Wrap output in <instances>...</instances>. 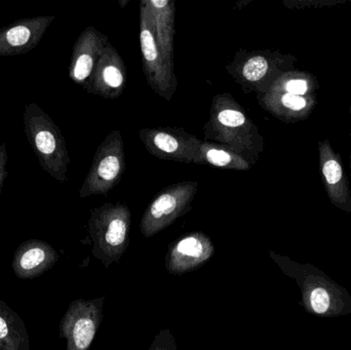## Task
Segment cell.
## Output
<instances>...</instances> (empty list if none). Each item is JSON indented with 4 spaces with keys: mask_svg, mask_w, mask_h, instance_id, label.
<instances>
[{
    "mask_svg": "<svg viewBox=\"0 0 351 350\" xmlns=\"http://www.w3.org/2000/svg\"><path fill=\"white\" fill-rule=\"evenodd\" d=\"M202 141L228 146L255 166L264 151V138L243 107L228 92L216 95Z\"/></svg>",
    "mask_w": 351,
    "mask_h": 350,
    "instance_id": "obj_1",
    "label": "cell"
},
{
    "mask_svg": "<svg viewBox=\"0 0 351 350\" xmlns=\"http://www.w3.org/2000/svg\"><path fill=\"white\" fill-rule=\"evenodd\" d=\"M272 260L301 290L305 310L321 318H338L351 314L348 292L317 267L300 264L288 257L269 252Z\"/></svg>",
    "mask_w": 351,
    "mask_h": 350,
    "instance_id": "obj_2",
    "label": "cell"
},
{
    "mask_svg": "<svg viewBox=\"0 0 351 350\" xmlns=\"http://www.w3.org/2000/svg\"><path fill=\"white\" fill-rule=\"evenodd\" d=\"M27 140L34 151L39 166L51 178L64 183L70 164L65 138L55 121L36 103H28L23 114Z\"/></svg>",
    "mask_w": 351,
    "mask_h": 350,
    "instance_id": "obj_3",
    "label": "cell"
},
{
    "mask_svg": "<svg viewBox=\"0 0 351 350\" xmlns=\"http://www.w3.org/2000/svg\"><path fill=\"white\" fill-rule=\"evenodd\" d=\"M297 59L290 53L270 49H239L226 71L245 94L269 92L274 82L286 72L295 69Z\"/></svg>",
    "mask_w": 351,
    "mask_h": 350,
    "instance_id": "obj_4",
    "label": "cell"
},
{
    "mask_svg": "<svg viewBox=\"0 0 351 350\" xmlns=\"http://www.w3.org/2000/svg\"><path fill=\"white\" fill-rule=\"evenodd\" d=\"M132 215L123 203H107L95 208L88 220L92 253L104 267L119 263L130 245Z\"/></svg>",
    "mask_w": 351,
    "mask_h": 350,
    "instance_id": "obj_5",
    "label": "cell"
},
{
    "mask_svg": "<svg viewBox=\"0 0 351 350\" xmlns=\"http://www.w3.org/2000/svg\"><path fill=\"white\" fill-rule=\"evenodd\" d=\"M140 47L143 71L150 88L165 100H172L178 88L175 63L167 60L160 51L146 0L140 3Z\"/></svg>",
    "mask_w": 351,
    "mask_h": 350,
    "instance_id": "obj_6",
    "label": "cell"
},
{
    "mask_svg": "<svg viewBox=\"0 0 351 350\" xmlns=\"http://www.w3.org/2000/svg\"><path fill=\"white\" fill-rule=\"evenodd\" d=\"M125 144L121 132H111L99 145L90 171L80 190L82 199L106 195L112 190L125 174Z\"/></svg>",
    "mask_w": 351,
    "mask_h": 350,
    "instance_id": "obj_7",
    "label": "cell"
},
{
    "mask_svg": "<svg viewBox=\"0 0 351 350\" xmlns=\"http://www.w3.org/2000/svg\"><path fill=\"white\" fill-rule=\"evenodd\" d=\"M198 186L197 181H183L162 189L142 216L141 234L152 238L186 215L191 210Z\"/></svg>",
    "mask_w": 351,
    "mask_h": 350,
    "instance_id": "obj_8",
    "label": "cell"
},
{
    "mask_svg": "<svg viewBox=\"0 0 351 350\" xmlns=\"http://www.w3.org/2000/svg\"><path fill=\"white\" fill-rule=\"evenodd\" d=\"M105 297L74 300L60 323L67 350H90L103 321Z\"/></svg>",
    "mask_w": 351,
    "mask_h": 350,
    "instance_id": "obj_9",
    "label": "cell"
},
{
    "mask_svg": "<svg viewBox=\"0 0 351 350\" xmlns=\"http://www.w3.org/2000/svg\"><path fill=\"white\" fill-rule=\"evenodd\" d=\"M139 138L154 158L162 160L196 164L202 140L178 127H145Z\"/></svg>",
    "mask_w": 351,
    "mask_h": 350,
    "instance_id": "obj_10",
    "label": "cell"
},
{
    "mask_svg": "<svg viewBox=\"0 0 351 350\" xmlns=\"http://www.w3.org/2000/svg\"><path fill=\"white\" fill-rule=\"evenodd\" d=\"M215 253L208 234L193 232L171 242L166 255V269L173 275H185L199 268Z\"/></svg>",
    "mask_w": 351,
    "mask_h": 350,
    "instance_id": "obj_11",
    "label": "cell"
},
{
    "mask_svg": "<svg viewBox=\"0 0 351 350\" xmlns=\"http://www.w3.org/2000/svg\"><path fill=\"white\" fill-rule=\"evenodd\" d=\"M55 18V16H31L0 28V57H14L33 51Z\"/></svg>",
    "mask_w": 351,
    "mask_h": 350,
    "instance_id": "obj_12",
    "label": "cell"
},
{
    "mask_svg": "<svg viewBox=\"0 0 351 350\" xmlns=\"http://www.w3.org/2000/svg\"><path fill=\"white\" fill-rule=\"evenodd\" d=\"M127 84V68L110 41L103 49L94 73L84 90L104 99L119 98Z\"/></svg>",
    "mask_w": 351,
    "mask_h": 350,
    "instance_id": "obj_13",
    "label": "cell"
},
{
    "mask_svg": "<svg viewBox=\"0 0 351 350\" xmlns=\"http://www.w3.org/2000/svg\"><path fill=\"white\" fill-rule=\"evenodd\" d=\"M319 168L328 197L334 207L351 213V191L341 155L335 152L329 140L319 142Z\"/></svg>",
    "mask_w": 351,
    "mask_h": 350,
    "instance_id": "obj_14",
    "label": "cell"
},
{
    "mask_svg": "<svg viewBox=\"0 0 351 350\" xmlns=\"http://www.w3.org/2000/svg\"><path fill=\"white\" fill-rule=\"evenodd\" d=\"M109 42V38L94 26L80 33L74 43L69 64V77L74 84L86 88L94 73L99 58Z\"/></svg>",
    "mask_w": 351,
    "mask_h": 350,
    "instance_id": "obj_15",
    "label": "cell"
},
{
    "mask_svg": "<svg viewBox=\"0 0 351 350\" xmlns=\"http://www.w3.org/2000/svg\"><path fill=\"white\" fill-rule=\"evenodd\" d=\"M59 259V253L49 242L31 238L22 242L14 252L12 271L18 279H36L53 268Z\"/></svg>",
    "mask_w": 351,
    "mask_h": 350,
    "instance_id": "obj_16",
    "label": "cell"
},
{
    "mask_svg": "<svg viewBox=\"0 0 351 350\" xmlns=\"http://www.w3.org/2000/svg\"><path fill=\"white\" fill-rule=\"evenodd\" d=\"M257 99L264 110L284 123L305 121L311 116L317 104V95L295 96L272 90L266 94L257 95Z\"/></svg>",
    "mask_w": 351,
    "mask_h": 350,
    "instance_id": "obj_17",
    "label": "cell"
},
{
    "mask_svg": "<svg viewBox=\"0 0 351 350\" xmlns=\"http://www.w3.org/2000/svg\"><path fill=\"white\" fill-rule=\"evenodd\" d=\"M152 12L156 40L167 60L174 63L175 2L173 0H146Z\"/></svg>",
    "mask_w": 351,
    "mask_h": 350,
    "instance_id": "obj_18",
    "label": "cell"
},
{
    "mask_svg": "<svg viewBox=\"0 0 351 350\" xmlns=\"http://www.w3.org/2000/svg\"><path fill=\"white\" fill-rule=\"evenodd\" d=\"M0 350H31L26 325L20 316L0 299Z\"/></svg>",
    "mask_w": 351,
    "mask_h": 350,
    "instance_id": "obj_19",
    "label": "cell"
},
{
    "mask_svg": "<svg viewBox=\"0 0 351 350\" xmlns=\"http://www.w3.org/2000/svg\"><path fill=\"white\" fill-rule=\"evenodd\" d=\"M196 164H208L215 168L241 172L251 170L253 166L228 146L208 141H202Z\"/></svg>",
    "mask_w": 351,
    "mask_h": 350,
    "instance_id": "obj_20",
    "label": "cell"
},
{
    "mask_svg": "<svg viewBox=\"0 0 351 350\" xmlns=\"http://www.w3.org/2000/svg\"><path fill=\"white\" fill-rule=\"evenodd\" d=\"M272 90L287 92L295 96L311 97L315 96L319 90V82L311 72L295 69L282 74L274 82Z\"/></svg>",
    "mask_w": 351,
    "mask_h": 350,
    "instance_id": "obj_21",
    "label": "cell"
},
{
    "mask_svg": "<svg viewBox=\"0 0 351 350\" xmlns=\"http://www.w3.org/2000/svg\"><path fill=\"white\" fill-rule=\"evenodd\" d=\"M346 2H351V0H289V1H284V4L290 10H303V8L334 6L346 3Z\"/></svg>",
    "mask_w": 351,
    "mask_h": 350,
    "instance_id": "obj_22",
    "label": "cell"
},
{
    "mask_svg": "<svg viewBox=\"0 0 351 350\" xmlns=\"http://www.w3.org/2000/svg\"><path fill=\"white\" fill-rule=\"evenodd\" d=\"M148 350H177V341L170 329H162L154 337Z\"/></svg>",
    "mask_w": 351,
    "mask_h": 350,
    "instance_id": "obj_23",
    "label": "cell"
},
{
    "mask_svg": "<svg viewBox=\"0 0 351 350\" xmlns=\"http://www.w3.org/2000/svg\"><path fill=\"white\" fill-rule=\"evenodd\" d=\"M8 148L5 143L0 144V193L3 187L4 181L8 177Z\"/></svg>",
    "mask_w": 351,
    "mask_h": 350,
    "instance_id": "obj_24",
    "label": "cell"
},
{
    "mask_svg": "<svg viewBox=\"0 0 351 350\" xmlns=\"http://www.w3.org/2000/svg\"><path fill=\"white\" fill-rule=\"evenodd\" d=\"M350 170H351V146H350Z\"/></svg>",
    "mask_w": 351,
    "mask_h": 350,
    "instance_id": "obj_25",
    "label": "cell"
},
{
    "mask_svg": "<svg viewBox=\"0 0 351 350\" xmlns=\"http://www.w3.org/2000/svg\"><path fill=\"white\" fill-rule=\"evenodd\" d=\"M350 116H351V104H350Z\"/></svg>",
    "mask_w": 351,
    "mask_h": 350,
    "instance_id": "obj_26",
    "label": "cell"
}]
</instances>
